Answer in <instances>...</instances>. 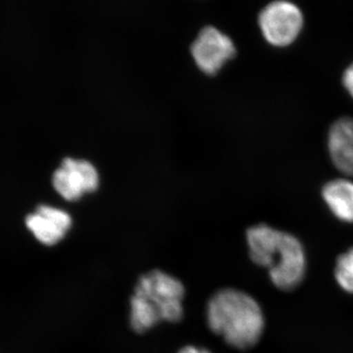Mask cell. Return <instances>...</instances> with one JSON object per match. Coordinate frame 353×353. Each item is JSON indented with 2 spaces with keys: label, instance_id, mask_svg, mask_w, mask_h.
<instances>
[{
  "label": "cell",
  "instance_id": "cell-8",
  "mask_svg": "<svg viewBox=\"0 0 353 353\" xmlns=\"http://www.w3.org/2000/svg\"><path fill=\"white\" fill-rule=\"evenodd\" d=\"M328 145L334 166L353 176V118H341L332 125Z\"/></svg>",
  "mask_w": 353,
  "mask_h": 353
},
{
  "label": "cell",
  "instance_id": "cell-10",
  "mask_svg": "<svg viewBox=\"0 0 353 353\" xmlns=\"http://www.w3.org/2000/svg\"><path fill=\"white\" fill-rule=\"evenodd\" d=\"M334 276L341 289L353 294V248L339 257Z\"/></svg>",
  "mask_w": 353,
  "mask_h": 353
},
{
  "label": "cell",
  "instance_id": "cell-4",
  "mask_svg": "<svg viewBox=\"0 0 353 353\" xmlns=\"http://www.w3.org/2000/svg\"><path fill=\"white\" fill-rule=\"evenodd\" d=\"M303 11L290 0H274L260 11L259 26L267 43L285 48L294 43L303 31Z\"/></svg>",
  "mask_w": 353,
  "mask_h": 353
},
{
  "label": "cell",
  "instance_id": "cell-7",
  "mask_svg": "<svg viewBox=\"0 0 353 353\" xmlns=\"http://www.w3.org/2000/svg\"><path fill=\"white\" fill-rule=\"evenodd\" d=\"M26 226L44 245L60 243L72 227L71 216L62 209L41 205L26 218Z\"/></svg>",
  "mask_w": 353,
  "mask_h": 353
},
{
  "label": "cell",
  "instance_id": "cell-6",
  "mask_svg": "<svg viewBox=\"0 0 353 353\" xmlns=\"http://www.w3.org/2000/svg\"><path fill=\"white\" fill-rule=\"evenodd\" d=\"M53 187L64 199L75 201L99 187V176L94 165L85 160L65 158L52 176Z\"/></svg>",
  "mask_w": 353,
  "mask_h": 353
},
{
  "label": "cell",
  "instance_id": "cell-12",
  "mask_svg": "<svg viewBox=\"0 0 353 353\" xmlns=\"http://www.w3.org/2000/svg\"><path fill=\"white\" fill-rule=\"evenodd\" d=\"M178 353H211L206 348L201 347H194V345H185L181 348L180 352Z\"/></svg>",
  "mask_w": 353,
  "mask_h": 353
},
{
  "label": "cell",
  "instance_id": "cell-3",
  "mask_svg": "<svg viewBox=\"0 0 353 353\" xmlns=\"http://www.w3.org/2000/svg\"><path fill=\"white\" fill-rule=\"evenodd\" d=\"M250 259L269 269L272 283L283 290H294L305 274V253L292 234L267 225H257L246 232Z\"/></svg>",
  "mask_w": 353,
  "mask_h": 353
},
{
  "label": "cell",
  "instance_id": "cell-1",
  "mask_svg": "<svg viewBox=\"0 0 353 353\" xmlns=\"http://www.w3.org/2000/svg\"><path fill=\"white\" fill-rule=\"evenodd\" d=\"M185 285L166 272L152 270L143 274L130 299V325L143 334L161 322L182 321Z\"/></svg>",
  "mask_w": 353,
  "mask_h": 353
},
{
  "label": "cell",
  "instance_id": "cell-9",
  "mask_svg": "<svg viewBox=\"0 0 353 353\" xmlns=\"http://www.w3.org/2000/svg\"><path fill=\"white\" fill-rule=\"evenodd\" d=\"M323 199L336 218L353 223V183L345 179L332 181L325 185Z\"/></svg>",
  "mask_w": 353,
  "mask_h": 353
},
{
  "label": "cell",
  "instance_id": "cell-11",
  "mask_svg": "<svg viewBox=\"0 0 353 353\" xmlns=\"http://www.w3.org/2000/svg\"><path fill=\"white\" fill-rule=\"evenodd\" d=\"M343 82L345 88H347V92L353 97V64L345 71L343 77Z\"/></svg>",
  "mask_w": 353,
  "mask_h": 353
},
{
  "label": "cell",
  "instance_id": "cell-2",
  "mask_svg": "<svg viewBox=\"0 0 353 353\" xmlns=\"http://www.w3.org/2000/svg\"><path fill=\"white\" fill-rule=\"evenodd\" d=\"M205 318L213 333L238 350L254 347L263 333L264 317L259 304L241 290L216 292L206 305Z\"/></svg>",
  "mask_w": 353,
  "mask_h": 353
},
{
  "label": "cell",
  "instance_id": "cell-5",
  "mask_svg": "<svg viewBox=\"0 0 353 353\" xmlns=\"http://www.w3.org/2000/svg\"><path fill=\"white\" fill-rule=\"evenodd\" d=\"M190 51L199 68L210 76L217 74L236 52L231 38L212 26L199 32Z\"/></svg>",
  "mask_w": 353,
  "mask_h": 353
}]
</instances>
